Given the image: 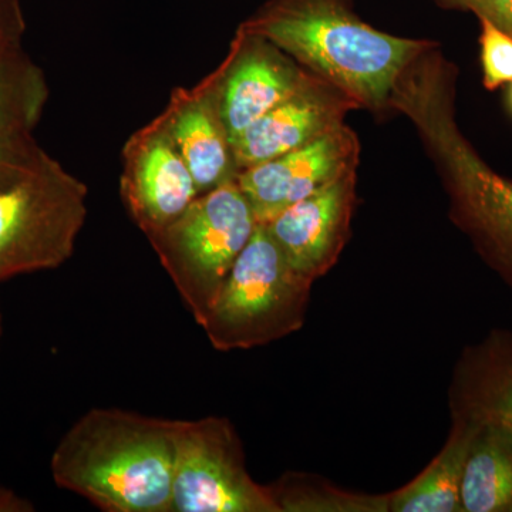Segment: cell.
<instances>
[{
	"instance_id": "6da1fadb",
	"label": "cell",
	"mask_w": 512,
	"mask_h": 512,
	"mask_svg": "<svg viewBox=\"0 0 512 512\" xmlns=\"http://www.w3.org/2000/svg\"><path fill=\"white\" fill-rule=\"evenodd\" d=\"M175 420L93 409L64 434L55 483L107 512H171Z\"/></svg>"
},
{
	"instance_id": "7a4b0ae2",
	"label": "cell",
	"mask_w": 512,
	"mask_h": 512,
	"mask_svg": "<svg viewBox=\"0 0 512 512\" xmlns=\"http://www.w3.org/2000/svg\"><path fill=\"white\" fill-rule=\"evenodd\" d=\"M239 28L268 39L355 104L382 107L426 43L379 32L345 0H268Z\"/></svg>"
},
{
	"instance_id": "3957f363",
	"label": "cell",
	"mask_w": 512,
	"mask_h": 512,
	"mask_svg": "<svg viewBox=\"0 0 512 512\" xmlns=\"http://www.w3.org/2000/svg\"><path fill=\"white\" fill-rule=\"evenodd\" d=\"M392 101L419 127L443 164L457 224L512 286L511 181L494 173L461 136L439 76L420 74L399 82Z\"/></svg>"
},
{
	"instance_id": "277c9868",
	"label": "cell",
	"mask_w": 512,
	"mask_h": 512,
	"mask_svg": "<svg viewBox=\"0 0 512 512\" xmlns=\"http://www.w3.org/2000/svg\"><path fill=\"white\" fill-rule=\"evenodd\" d=\"M312 284L258 222L200 326L221 352L269 345L302 328Z\"/></svg>"
},
{
	"instance_id": "5b68a950",
	"label": "cell",
	"mask_w": 512,
	"mask_h": 512,
	"mask_svg": "<svg viewBox=\"0 0 512 512\" xmlns=\"http://www.w3.org/2000/svg\"><path fill=\"white\" fill-rule=\"evenodd\" d=\"M256 225L254 210L235 180L198 195L173 224L148 239L198 325Z\"/></svg>"
},
{
	"instance_id": "8992f818",
	"label": "cell",
	"mask_w": 512,
	"mask_h": 512,
	"mask_svg": "<svg viewBox=\"0 0 512 512\" xmlns=\"http://www.w3.org/2000/svg\"><path fill=\"white\" fill-rule=\"evenodd\" d=\"M89 188L52 156L0 191V284L72 258L87 218Z\"/></svg>"
},
{
	"instance_id": "52a82bcc",
	"label": "cell",
	"mask_w": 512,
	"mask_h": 512,
	"mask_svg": "<svg viewBox=\"0 0 512 512\" xmlns=\"http://www.w3.org/2000/svg\"><path fill=\"white\" fill-rule=\"evenodd\" d=\"M171 512H279L268 485L249 474L225 417L175 420Z\"/></svg>"
},
{
	"instance_id": "ba28073f",
	"label": "cell",
	"mask_w": 512,
	"mask_h": 512,
	"mask_svg": "<svg viewBox=\"0 0 512 512\" xmlns=\"http://www.w3.org/2000/svg\"><path fill=\"white\" fill-rule=\"evenodd\" d=\"M208 77L231 141L316 79L274 43L241 28L224 62Z\"/></svg>"
},
{
	"instance_id": "9c48e42d",
	"label": "cell",
	"mask_w": 512,
	"mask_h": 512,
	"mask_svg": "<svg viewBox=\"0 0 512 512\" xmlns=\"http://www.w3.org/2000/svg\"><path fill=\"white\" fill-rule=\"evenodd\" d=\"M120 195L147 239L173 224L200 195L190 168L158 117L134 131L124 144Z\"/></svg>"
},
{
	"instance_id": "30bf717a",
	"label": "cell",
	"mask_w": 512,
	"mask_h": 512,
	"mask_svg": "<svg viewBox=\"0 0 512 512\" xmlns=\"http://www.w3.org/2000/svg\"><path fill=\"white\" fill-rule=\"evenodd\" d=\"M357 141L345 124L312 143L239 171L237 183L256 221L274 220L286 208L355 171Z\"/></svg>"
},
{
	"instance_id": "8fae6325",
	"label": "cell",
	"mask_w": 512,
	"mask_h": 512,
	"mask_svg": "<svg viewBox=\"0 0 512 512\" xmlns=\"http://www.w3.org/2000/svg\"><path fill=\"white\" fill-rule=\"evenodd\" d=\"M353 205L355 171L296 202L264 225L289 262L315 282L328 274L345 247Z\"/></svg>"
},
{
	"instance_id": "7c38bea8",
	"label": "cell",
	"mask_w": 512,
	"mask_h": 512,
	"mask_svg": "<svg viewBox=\"0 0 512 512\" xmlns=\"http://www.w3.org/2000/svg\"><path fill=\"white\" fill-rule=\"evenodd\" d=\"M157 117L190 168L198 194L237 180L231 137L210 77L194 87H175Z\"/></svg>"
},
{
	"instance_id": "4fadbf2b",
	"label": "cell",
	"mask_w": 512,
	"mask_h": 512,
	"mask_svg": "<svg viewBox=\"0 0 512 512\" xmlns=\"http://www.w3.org/2000/svg\"><path fill=\"white\" fill-rule=\"evenodd\" d=\"M349 106L355 103L348 96L316 77L232 141L238 173L312 143L343 124V114Z\"/></svg>"
},
{
	"instance_id": "5bb4252c",
	"label": "cell",
	"mask_w": 512,
	"mask_h": 512,
	"mask_svg": "<svg viewBox=\"0 0 512 512\" xmlns=\"http://www.w3.org/2000/svg\"><path fill=\"white\" fill-rule=\"evenodd\" d=\"M451 413L512 433V335L494 330L464 350L454 370Z\"/></svg>"
},
{
	"instance_id": "9a60e30c",
	"label": "cell",
	"mask_w": 512,
	"mask_h": 512,
	"mask_svg": "<svg viewBox=\"0 0 512 512\" xmlns=\"http://www.w3.org/2000/svg\"><path fill=\"white\" fill-rule=\"evenodd\" d=\"M480 423L453 416L450 436L436 458L412 483L389 494L392 512H463L461 483Z\"/></svg>"
},
{
	"instance_id": "2e32d148",
	"label": "cell",
	"mask_w": 512,
	"mask_h": 512,
	"mask_svg": "<svg viewBox=\"0 0 512 512\" xmlns=\"http://www.w3.org/2000/svg\"><path fill=\"white\" fill-rule=\"evenodd\" d=\"M463 512H512V433L480 423L461 483Z\"/></svg>"
},
{
	"instance_id": "e0dca14e",
	"label": "cell",
	"mask_w": 512,
	"mask_h": 512,
	"mask_svg": "<svg viewBox=\"0 0 512 512\" xmlns=\"http://www.w3.org/2000/svg\"><path fill=\"white\" fill-rule=\"evenodd\" d=\"M49 94L45 72L23 46L0 52V127L35 130Z\"/></svg>"
},
{
	"instance_id": "ac0fdd59",
	"label": "cell",
	"mask_w": 512,
	"mask_h": 512,
	"mask_svg": "<svg viewBox=\"0 0 512 512\" xmlns=\"http://www.w3.org/2000/svg\"><path fill=\"white\" fill-rule=\"evenodd\" d=\"M279 512H386L389 494H355L309 474H284L268 485Z\"/></svg>"
},
{
	"instance_id": "d6986e66",
	"label": "cell",
	"mask_w": 512,
	"mask_h": 512,
	"mask_svg": "<svg viewBox=\"0 0 512 512\" xmlns=\"http://www.w3.org/2000/svg\"><path fill=\"white\" fill-rule=\"evenodd\" d=\"M49 157L33 131L0 127V191L35 173Z\"/></svg>"
},
{
	"instance_id": "ffe728a7",
	"label": "cell",
	"mask_w": 512,
	"mask_h": 512,
	"mask_svg": "<svg viewBox=\"0 0 512 512\" xmlns=\"http://www.w3.org/2000/svg\"><path fill=\"white\" fill-rule=\"evenodd\" d=\"M481 22V60L484 84L487 89H497L512 83V37L498 29L490 20Z\"/></svg>"
},
{
	"instance_id": "44dd1931",
	"label": "cell",
	"mask_w": 512,
	"mask_h": 512,
	"mask_svg": "<svg viewBox=\"0 0 512 512\" xmlns=\"http://www.w3.org/2000/svg\"><path fill=\"white\" fill-rule=\"evenodd\" d=\"M26 20L20 0H0V52L23 46Z\"/></svg>"
},
{
	"instance_id": "7402d4cb",
	"label": "cell",
	"mask_w": 512,
	"mask_h": 512,
	"mask_svg": "<svg viewBox=\"0 0 512 512\" xmlns=\"http://www.w3.org/2000/svg\"><path fill=\"white\" fill-rule=\"evenodd\" d=\"M467 9L512 37V0H468Z\"/></svg>"
},
{
	"instance_id": "603a6c76",
	"label": "cell",
	"mask_w": 512,
	"mask_h": 512,
	"mask_svg": "<svg viewBox=\"0 0 512 512\" xmlns=\"http://www.w3.org/2000/svg\"><path fill=\"white\" fill-rule=\"evenodd\" d=\"M30 505L18 495L10 493L6 488L0 487V512L29 511Z\"/></svg>"
},
{
	"instance_id": "cb8c5ba5",
	"label": "cell",
	"mask_w": 512,
	"mask_h": 512,
	"mask_svg": "<svg viewBox=\"0 0 512 512\" xmlns=\"http://www.w3.org/2000/svg\"><path fill=\"white\" fill-rule=\"evenodd\" d=\"M451 5L458 6V8L467 9L468 0H447Z\"/></svg>"
},
{
	"instance_id": "d4e9b609",
	"label": "cell",
	"mask_w": 512,
	"mask_h": 512,
	"mask_svg": "<svg viewBox=\"0 0 512 512\" xmlns=\"http://www.w3.org/2000/svg\"><path fill=\"white\" fill-rule=\"evenodd\" d=\"M510 103H511V107H512V83H511V90H510Z\"/></svg>"
}]
</instances>
